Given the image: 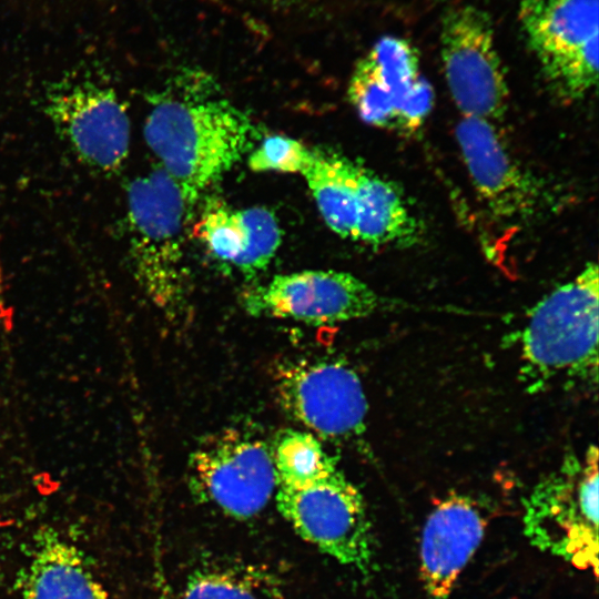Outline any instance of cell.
<instances>
[{"label": "cell", "mask_w": 599, "mask_h": 599, "mask_svg": "<svg viewBox=\"0 0 599 599\" xmlns=\"http://www.w3.org/2000/svg\"><path fill=\"white\" fill-rule=\"evenodd\" d=\"M144 139L180 189L187 210L253 150L252 119L223 98L164 93L151 100Z\"/></svg>", "instance_id": "6da1fadb"}, {"label": "cell", "mask_w": 599, "mask_h": 599, "mask_svg": "<svg viewBox=\"0 0 599 599\" xmlns=\"http://www.w3.org/2000/svg\"><path fill=\"white\" fill-rule=\"evenodd\" d=\"M599 271L588 263L530 311L521 329L519 379L529 393L598 382Z\"/></svg>", "instance_id": "7a4b0ae2"}, {"label": "cell", "mask_w": 599, "mask_h": 599, "mask_svg": "<svg viewBox=\"0 0 599 599\" xmlns=\"http://www.w3.org/2000/svg\"><path fill=\"white\" fill-rule=\"evenodd\" d=\"M598 449L566 456L524 501V534L540 551L598 576Z\"/></svg>", "instance_id": "3957f363"}, {"label": "cell", "mask_w": 599, "mask_h": 599, "mask_svg": "<svg viewBox=\"0 0 599 599\" xmlns=\"http://www.w3.org/2000/svg\"><path fill=\"white\" fill-rule=\"evenodd\" d=\"M186 214L180 189L160 166L126 187L125 229L133 267L155 301L167 306L183 296Z\"/></svg>", "instance_id": "277c9868"}, {"label": "cell", "mask_w": 599, "mask_h": 599, "mask_svg": "<svg viewBox=\"0 0 599 599\" xmlns=\"http://www.w3.org/2000/svg\"><path fill=\"white\" fill-rule=\"evenodd\" d=\"M191 493L236 519L261 512L276 491L271 447L256 435L231 427L210 435L191 453Z\"/></svg>", "instance_id": "5b68a950"}, {"label": "cell", "mask_w": 599, "mask_h": 599, "mask_svg": "<svg viewBox=\"0 0 599 599\" xmlns=\"http://www.w3.org/2000/svg\"><path fill=\"white\" fill-rule=\"evenodd\" d=\"M274 498L301 538L342 565L369 571L373 546L366 505L339 467L304 487H277Z\"/></svg>", "instance_id": "8992f818"}, {"label": "cell", "mask_w": 599, "mask_h": 599, "mask_svg": "<svg viewBox=\"0 0 599 599\" xmlns=\"http://www.w3.org/2000/svg\"><path fill=\"white\" fill-rule=\"evenodd\" d=\"M599 0H522L529 47L558 95L577 100L598 81Z\"/></svg>", "instance_id": "52a82bcc"}, {"label": "cell", "mask_w": 599, "mask_h": 599, "mask_svg": "<svg viewBox=\"0 0 599 599\" xmlns=\"http://www.w3.org/2000/svg\"><path fill=\"white\" fill-rule=\"evenodd\" d=\"M274 382L282 408L309 433L334 443L363 441L367 399L358 375L344 362H284Z\"/></svg>", "instance_id": "ba28073f"}, {"label": "cell", "mask_w": 599, "mask_h": 599, "mask_svg": "<svg viewBox=\"0 0 599 599\" xmlns=\"http://www.w3.org/2000/svg\"><path fill=\"white\" fill-rule=\"evenodd\" d=\"M43 110L83 165L106 176L120 172L130 152L131 124L112 88L91 81L65 82L45 93Z\"/></svg>", "instance_id": "9c48e42d"}, {"label": "cell", "mask_w": 599, "mask_h": 599, "mask_svg": "<svg viewBox=\"0 0 599 599\" xmlns=\"http://www.w3.org/2000/svg\"><path fill=\"white\" fill-rule=\"evenodd\" d=\"M440 55L463 116L493 121L505 114L508 88L487 13L474 6L450 9L441 22Z\"/></svg>", "instance_id": "30bf717a"}, {"label": "cell", "mask_w": 599, "mask_h": 599, "mask_svg": "<svg viewBox=\"0 0 599 599\" xmlns=\"http://www.w3.org/2000/svg\"><path fill=\"white\" fill-rule=\"evenodd\" d=\"M382 304V298L365 282L333 270L280 274L243 296L244 309L252 316L313 325L367 317Z\"/></svg>", "instance_id": "8fae6325"}, {"label": "cell", "mask_w": 599, "mask_h": 599, "mask_svg": "<svg viewBox=\"0 0 599 599\" xmlns=\"http://www.w3.org/2000/svg\"><path fill=\"white\" fill-rule=\"evenodd\" d=\"M456 139L476 193L494 216L528 220L540 211V182L510 154L493 121L461 116Z\"/></svg>", "instance_id": "7c38bea8"}, {"label": "cell", "mask_w": 599, "mask_h": 599, "mask_svg": "<svg viewBox=\"0 0 599 599\" xmlns=\"http://www.w3.org/2000/svg\"><path fill=\"white\" fill-rule=\"evenodd\" d=\"M489 516L470 496L451 494L428 515L419 545L425 599H448L481 544Z\"/></svg>", "instance_id": "4fadbf2b"}, {"label": "cell", "mask_w": 599, "mask_h": 599, "mask_svg": "<svg viewBox=\"0 0 599 599\" xmlns=\"http://www.w3.org/2000/svg\"><path fill=\"white\" fill-rule=\"evenodd\" d=\"M17 599H112L88 555L55 528L32 536Z\"/></svg>", "instance_id": "5bb4252c"}, {"label": "cell", "mask_w": 599, "mask_h": 599, "mask_svg": "<svg viewBox=\"0 0 599 599\" xmlns=\"http://www.w3.org/2000/svg\"><path fill=\"white\" fill-rule=\"evenodd\" d=\"M420 78L419 57L413 44L388 35L359 60L347 95L363 121L378 128H394L400 103Z\"/></svg>", "instance_id": "9a60e30c"}, {"label": "cell", "mask_w": 599, "mask_h": 599, "mask_svg": "<svg viewBox=\"0 0 599 599\" xmlns=\"http://www.w3.org/2000/svg\"><path fill=\"white\" fill-rule=\"evenodd\" d=\"M195 234L216 260L247 276L268 266L282 241L276 216L262 206H207L195 225Z\"/></svg>", "instance_id": "2e32d148"}, {"label": "cell", "mask_w": 599, "mask_h": 599, "mask_svg": "<svg viewBox=\"0 0 599 599\" xmlns=\"http://www.w3.org/2000/svg\"><path fill=\"white\" fill-rule=\"evenodd\" d=\"M326 225L357 242L372 205L379 175L334 151L313 149L302 174Z\"/></svg>", "instance_id": "e0dca14e"}, {"label": "cell", "mask_w": 599, "mask_h": 599, "mask_svg": "<svg viewBox=\"0 0 599 599\" xmlns=\"http://www.w3.org/2000/svg\"><path fill=\"white\" fill-rule=\"evenodd\" d=\"M276 488H300L338 468L337 463L309 432L285 429L271 446Z\"/></svg>", "instance_id": "ac0fdd59"}, {"label": "cell", "mask_w": 599, "mask_h": 599, "mask_svg": "<svg viewBox=\"0 0 599 599\" xmlns=\"http://www.w3.org/2000/svg\"><path fill=\"white\" fill-rule=\"evenodd\" d=\"M273 578L255 568H214L194 572L182 599H271Z\"/></svg>", "instance_id": "d6986e66"}, {"label": "cell", "mask_w": 599, "mask_h": 599, "mask_svg": "<svg viewBox=\"0 0 599 599\" xmlns=\"http://www.w3.org/2000/svg\"><path fill=\"white\" fill-rule=\"evenodd\" d=\"M312 156L313 149L302 142L284 135H270L251 151L247 164L254 172L303 174Z\"/></svg>", "instance_id": "ffe728a7"}, {"label": "cell", "mask_w": 599, "mask_h": 599, "mask_svg": "<svg viewBox=\"0 0 599 599\" xmlns=\"http://www.w3.org/2000/svg\"><path fill=\"white\" fill-rule=\"evenodd\" d=\"M434 102V92L429 82L422 77L400 103L394 128L412 134L419 130L427 119Z\"/></svg>", "instance_id": "44dd1931"}]
</instances>
